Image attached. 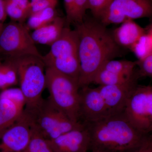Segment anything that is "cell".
I'll use <instances>...</instances> for the list:
<instances>
[{
  "label": "cell",
  "mask_w": 152,
  "mask_h": 152,
  "mask_svg": "<svg viewBox=\"0 0 152 152\" xmlns=\"http://www.w3.org/2000/svg\"></svg>",
  "instance_id": "cell-35"
},
{
  "label": "cell",
  "mask_w": 152,
  "mask_h": 152,
  "mask_svg": "<svg viewBox=\"0 0 152 152\" xmlns=\"http://www.w3.org/2000/svg\"><path fill=\"white\" fill-rule=\"evenodd\" d=\"M57 16L55 8H49L32 14L27 22V27L35 30L53 21Z\"/></svg>",
  "instance_id": "cell-20"
},
{
  "label": "cell",
  "mask_w": 152,
  "mask_h": 152,
  "mask_svg": "<svg viewBox=\"0 0 152 152\" xmlns=\"http://www.w3.org/2000/svg\"><path fill=\"white\" fill-rule=\"evenodd\" d=\"M81 125L48 141L53 152H90L91 139L86 125Z\"/></svg>",
  "instance_id": "cell-12"
},
{
  "label": "cell",
  "mask_w": 152,
  "mask_h": 152,
  "mask_svg": "<svg viewBox=\"0 0 152 152\" xmlns=\"http://www.w3.org/2000/svg\"><path fill=\"white\" fill-rule=\"evenodd\" d=\"M88 10V0H75L69 16L66 18L67 26L72 23L77 24L83 21L86 12Z\"/></svg>",
  "instance_id": "cell-24"
},
{
  "label": "cell",
  "mask_w": 152,
  "mask_h": 152,
  "mask_svg": "<svg viewBox=\"0 0 152 152\" xmlns=\"http://www.w3.org/2000/svg\"><path fill=\"white\" fill-rule=\"evenodd\" d=\"M138 61L143 59L152 53V36L149 33H144L129 49Z\"/></svg>",
  "instance_id": "cell-22"
},
{
  "label": "cell",
  "mask_w": 152,
  "mask_h": 152,
  "mask_svg": "<svg viewBox=\"0 0 152 152\" xmlns=\"http://www.w3.org/2000/svg\"><path fill=\"white\" fill-rule=\"evenodd\" d=\"M45 73L49 99L72 121L80 122L78 81L50 68Z\"/></svg>",
  "instance_id": "cell-5"
},
{
  "label": "cell",
  "mask_w": 152,
  "mask_h": 152,
  "mask_svg": "<svg viewBox=\"0 0 152 152\" xmlns=\"http://www.w3.org/2000/svg\"><path fill=\"white\" fill-rule=\"evenodd\" d=\"M145 32V29L133 20H129L122 23L112 33L115 42L120 47L130 49Z\"/></svg>",
  "instance_id": "cell-15"
},
{
  "label": "cell",
  "mask_w": 152,
  "mask_h": 152,
  "mask_svg": "<svg viewBox=\"0 0 152 152\" xmlns=\"http://www.w3.org/2000/svg\"><path fill=\"white\" fill-rule=\"evenodd\" d=\"M90 152H100L95 151H90Z\"/></svg>",
  "instance_id": "cell-33"
},
{
  "label": "cell",
  "mask_w": 152,
  "mask_h": 152,
  "mask_svg": "<svg viewBox=\"0 0 152 152\" xmlns=\"http://www.w3.org/2000/svg\"><path fill=\"white\" fill-rule=\"evenodd\" d=\"M137 61L111 60L104 65L102 69L120 75H133L136 72Z\"/></svg>",
  "instance_id": "cell-21"
},
{
  "label": "cell",
  "mask_w": 152,
  "mask_h": 152,
  "mask_svg": "<svg viewBox=\"0 0 152 152\" xmlns=\"http://www.w3.org/2000/svg\"><path fill=\"white\" fill-rule=\"evenodd\" d=\"M34 120L29 111H24L16 121L0 134V152H20L29 142Z\"/></svg>",
  "instance_id": "cell-10"
},
{
  "label": "cell",
  "mask_w": 152,
  "mask_h": 152,
  "mask_svg": "<svg viewBox=\"0 0 152 152\" xmlns=\"http://www.w3.org/2000/svg\"><path fill=\"white\" fill-rule=\"evenodd\" d=\"M145 30L147 32L149 33L152 36V21L151 23L145 29Z\"/></svg>",
  "instance_id": "cell-31"
},
{
  "label": "cell",
  "mask_w": 152,
  "mask_h": 152,
  "mask_svg": "<svg viewBox=\"0 0 152 152\" xmlns=\"http://www.w3.org/2000/svg\"><path fill=\"white\" fill-rule=\"evenodd\" d=\"M75 29L79 38V85L82 88L92 83L104 65L121 54V48L112 32L97 19H84Z\"/></svg>",
  "instance_id": "cell-1"
},
{
  "label": "cell",
  "mask_w": 152,
  "mask_h": 152,
  "mask_svg": "<svg viewBox=\"0 0 152 152\" xmlns=\"http://www.w3.org/2000/svg\"><path fill=\"white\" fill-rule=\"evenodd\" d=\"M10 58L16 67L20 88L26 100L25 109L34 110L42 102V95L46 88V67L42 58L27 55Z\"/></svg>",
  "instance_id": "cell-3"
},
{
  "label": "cell",
  "mask_w": 152,
  "mask_h": 152,
  "mask_svg": "<svg viewBox=\"0 0 152 152\" xmlns=\"http://www.w3.org/2000/svg\"><path fill=\"white\" fill-rule=\"evenodd\" d=\"M1 61H0V64H1Z\"/></svg>",
  "instance_id": "cell-34"
},
{
  "label": "cell",
  "mask_w": 152,
  "mask_h": 152,
  "mask_svg": "<svg viewBox=\"0 0 152 152\" xmlns=\"http://www.w3.org/2000/svg\"><path fill=\"white\" fill-rule=\"evenodd\" d=\"M124 113L131 124L143 134H152V86H137L131 91Z\"/></svg>",
  "instance_id": "cell-7"
},
{
  "label": "cell",
  "mask_w": 152,
  "mask_h": 152,
  "mask_svg": "<svg viewBox=\"0 0 152 152\" xmlns=\"http://www.w3.org/2000/svg\"><path fill=\"white\" fill-rule=\"evenodd\" d=\"M74 1L75 0H64L66 17H68L70 13L71 8H72Z\"/></svg>",
  "instance_id": "cell-30"
},
{
  "label": "cell",
  "mask_w": 152,
  "mask_h": 152,
  "mask_svg": "<svg viewBox=\"0 0 152 152\" xmlns=\"http://www.w3.org/2000/svg\"><path fill=\"white\" fill-rule=\"evenodd\" d=\"M138 78L137 72L133 75H120L101 69L95 76L93 83L99 86L122 85L137 80Z\"/></svg>",
  "instance_id": "cell-18"
},
{
  "label": "cell",
  "mask_w": 152,
  "mask_h": 152,
  "mask_svg": "<svg viewBox=\"0 0 152 152\" xmlns=\"http://www.w3.org/2000/svg\"><path fill=\"white\" fill-rule=\"evenodd\" d=\"M7 15L12 21L23 23L31 14L30 0H4Z\"/></svg>",
  "instance_id": "cell-17"
},
{
  "label": "cell",
  "mask_w": 152,
  "mask_h": 152,
  "mask_svg": "<svg viewBox=\"0 0 152 152\" xmlns=\"http://www.w3.org/2000/svg\"><path fill=\"white\" fill-rule=\"evenodd\" d=\"M84 124L90 133V151L134 152L151 135L137 130L124 112Z\"/></svg>",
  "instance_id": "cell-2"
},
{
  "label": "cell",
  "mask_w": 152,
  "mask_h": 152,
  "mask_svg": "<svg viewBox=\"0 0 152 152\" xmlns=\"http://www.w3.org/2000/svg\"><path fill=\"white\" fill-rule=\"evenodd\" d=\"M20 152H53L48 141L39 132L34 123L32 135L26 147Z\"/></svg>",
  "instance_id": "cell-23"
},
{
  "label": "cell",
  "mask_w": 152,
  "mask_h": 152,
  "mask_svg": "<svg viewBox=\"0 0 152 152\" xmlns=\"http://www.w3.org/2000/svg\"><path fill=\"white\" fill-rule=\"evenodd\" d=\"M80 90V119L83 123L97 121L108 116L107 110L99 88L88 86Z\"/></svg>",
  "instance_id": "cell-11"
},
{
  "label": "cell",
  "mask_w": 152,
  "mask_h": 152,
  "mask_svg": "<svg viewBox=\"0 0 152 152\" xmlns=\"http://www.w3.org/2000/svg\"><path fill=\"white\" fill-rule=\"evenodd\" d=\"M19 84L16 67L10 58L0 64V90L11 88Z\"/></svg>",
  "instance_id": "cell-19"
},
{
  "label": "cell",
  "mask_w": 152,
  "mask_h": 152,
  "mask_svg": "<svg viewBox=\"0 0 152 152\" xmlns=\"http://www.w3.org/2000/svg\"><path fill=\"white\" fill-rule=\"evenodd\" d=\"M46 68H50L78 81L80 75L79 38L75 29L66 26L61 37L42 56Z\"/></svg>",
  "instance_id": "cell-4"
},
{
  "label": "cell",
  "mask_w": 152,
  "mask_h": 152,
  "mask_svg": "<svg viewBox=\"0 0 152 152\" xmlns=\"http://www.w3.org/2000/svg\"><path fill=\"white\" fill-rule=\"evenodd\" d=\"M134 152H152V135L146 141Z\"/></svg>",
  "instance_id": "cell-29"
},
{
  "label": "cell",
  "mask_w": 152,
  "mask_h": 152,
  "mask_svg": "<svg viewBox=\"0 0 152 152\" xmlns=\"http://www.w3.org/2000/svg\"><path fill=\"white\" fill-rule=\"evenodd\" d=\"M66 26V18L57 16L51 23L34 30L31 35L36 44L51 46L61 37Z\"/></svg>",
  "instance_id": "cell-14"
},
{
  "label": "cell",
  "mask_w": 152,
  "mask_h": 152,
  "mask_svg": "<svg viewBox=\"0 0 152 152\" xmlns=\"http://www.w3.org/2000/svg\"><path fill=\"white\" fill-rule=\"evenodd\" d=\"M152 17V0H112L99 20L105 26Z\"/></svg>",
  "instance_id": "cell-9"
},
{
  "label": "cell",
  "mask_w": 152,
  "mask_h": 152,
  "mask_svg": "<svg viewBox=\"0 0 152 152\" xmlns=\"http://www.w3.org/2000/svg\"><path fill=\"white\" fill-rule=\"evenodd\" d=\"M139 70L137 72L139 78L141 77H152V53L141 61H137Z\"/></svg>",
  "instance_id": "cell-26"
},
{
  "label": "cell",
  "mask_w": 152,
  "mask_h": 152,
  "mask_svg": "<svg viewBox=\"0 0 152 152\" xmlns=\"http://www.w3.org/2000/svg\"><path fill=\"white\" fill-rule=\"evenodd\" d=\"M137 80L124 84L99 86V91L107 110L108 116L124 112L129 95L137 86Z\"/></svg>",
  "instance_id": "cell-13"
},
{
  "label": "cell",
  "mask_w": 152,
  "mask_h": 152,
  "mask_svg": "<svg viewBox=\"0 0 152 152\" xmlns=\"http://www.w3.org/2000/svg\"><path fill=\"white\" fill-rule=\"evenodd\" d=\"M42 1V0H30L31 4L37 2L39 1Z\"/></svg>",
  "instance_id": "cell-32"
},
{
  "label": "cell",
  "mask_w": 152,
  "mask_h": 152,
  "mask_svg": "<svg viewBox=\"0 0 152 152\" xmlns=\"http://www.w3.org/2000/svg\"><path fill=\"white\" fill-rule=\"evenodd\" d=\"M26 106L23 103L0 98V134L18 119Z\"/></svg>",
  "instance_id": "cell-16"
},
{
  "label": "cell",
  "mask_w": 152,
  "mask_h": 152,
  "mask_svg": "<svg viewBox=\"0 0 152 152\" xmlns=\"http://www.w3.org/2000/svg\"><path fill=\"white\" fill-rule=\"evenodd\" d=\"M112 0H88L89 10L95 18L99 20Z\"/></svg>",
  "instance_id": "cell-25"
},
{
  "label": "cell",
  "mask_w": 152,
  "mask_h": 152,
  "mask_svg": "<svg viewBox=\"0 0 152 152\" xmlns=\"http://www.w3.org/2000/svg\"><path fill=\"white\" fill-rule=\"evenodd\" d=\"M58 2V0H42L31 4V15L49 8H56Z\"/></svg>",
  "instance_id": "cell-27"
},
{
  "label": "cell",
  "mask_w": 152,
  "mask_h": 152,
  "mask_svg": "<svg viewBox=\"0 0 152 152\" xmlns=\"http://www.w3.org/2000/svg\"><path fill=\"white\" fill-rule=\"evenodd\" d=\"M7 17V15L5 8L4 1V0H0V34L5 26L4 23Z\"/></svg>",
  "instance_id": "cell-28"
},
{
  "label": "cell",
  "mask_w": 152,
  "mask_h": 152,
  "mask_svg": "<svg viewBox=\"0 0 152 152\" xmlns=\"http://www.w3.org/2000/svg\"><path fill=\"white\" fill-rule=\"evenodd\" d=\"M27 110L32 115L34 125L37 130L48 141L77 127L82 123L72 121L49 98L43 99L36 108Z\"/></svg>",
  "instance_id": "cell-6"
},
{
  "label": "cell",
  "mask_w": 152,
  "mask_h": 152,
  "mask_svg": "<svg viewBox=\"0 0 152 152\" xmlns=\"http://www.w3.org/2000/svg\"><path fill=\"white\" fill-rule=\"evenodd\" d=\"M0 54L8 58L27 55L42 58L26 26L13 21L5 25L0 34Z\"/></svg>",
  "instance_id": "cell-8"
}]
</instances>
